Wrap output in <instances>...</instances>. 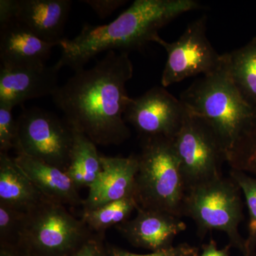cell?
Returning a JSON list of instances; mask_svg holds the SVG:
<instances>
[{
    "label": "cell",
    "mask_w": 256,
    "mask_h": 256,
    "mask_svg": "<svg viewBox=\"0 0 256 256\" xmlns=\"http://www.w3.org/2000/svg\"><path fill=\"white\" fill-rule=\"evenodd\" d=\"M133 72L129 54L110 50L92 68L76 72L52 99L69 126L96 146H119L130 137L124 114Z\"/></svg>",
    "instance_id": "obj_1"
},
{
    "label": "cell",
    "mask_w": 256,
    "mask_h": 256,
    "mask_svg": "<svg viewBox=\"0 0 256 256\" xmlns=\"http://www.w3.org/2000/svg\"><path fill=\"white\" fill-rule=\"evenodd\" d=\"M196 0H136L112 22L84 25L72 40L60 42L62 55L55 64L60 70L69 67L76 72L85 68L94 56L110 50L140 52L159 35V31L175 18L201 9Z\"/></svg>",
    "instance_id": "obj_2"
},
{
    "label": "cell",
    "mask_w": 256,
    "mask_h": 256,
    "mask_svg": "<svg viewBox=\"0 0 256 256\" xmlns=\"http://www.w3.org/2000/svg\"><path fill=\"white\" fill-rule=\"evenodd\" d=\"M222 55L220 68L194 80L180 100L188 112L210 124L228 156L250 127L256 110L238 92Z\"/></svg>",
    "instance_id": "obj_3"
},
{
    "label": "cell",
    "mask_w": 256,
    "mask_h": 256,
    "mask_svg": "<svg viewBox=\"0 0 256 256\" xmlns=\"http://www.w3.org/2000/svg\"><path fill=\"white\" fill-rule=\"evenodd\" d=\"M137 156L134 197L138 207L182 217L186 188L172 139L143 138Z\"/></svg>",
    "instance_id": "obj_4"
},
{
    "label": "cell",
    "mask_w": 256,
    "mask_h": 256,
    "mask_svg": "<svg viewBox=\"0 0 256 256\" xmlns=\"http://www.w3.org/2000/svg\"><path fill=\"white\" fill-rule=\"evenodd\" d=\"M242 193L230 176L198 185L186 192L183 216L193 220L200 238L208 232L220 230L226 234L232 248L244 254L245 238L239 232L244 220Z\"/></svg>",
    "instance_id": "obj_5"
},
{
    "label": "cell",
    "mask_w": 256,
    "mask_h": 256,
    "mask_svg": "<svg viewBox=\"0 0 256 256\" xmlns=\"http://www.w3.org/2000/svg\"><path fill=\"white\" fill-rule=\"evenodd\" d=\"M92 233L66 206L46 200L26 213L16 246L34 256H68Z\"/></svg>",
    "instance_id": "obj_6"
},
{
    "label": "cell",
    "mask_w": 256,
    "mask_h": 256,
    "mask_svg": "<svg viewBox=\"0 0 256 256\" xmlns=\"http://www.w3.org/2000/svg\"><path fill=\"white\" fill-rule=\"evenodd\" d=\"M172 141L186 192L223 176L226 152L204 120L188 112Z\"/></svg>",
    "instance_id": "obj_7"
},
{
    "label": "cell",
    "mask_w": 256,
    "mask_h": 256,
    "mask_svg": "<svg viewBox=\"0 0 256 256\" xmlns=\"http://www.w3.org/2000/svg\"><path fill=\"white\" fill-rule=\"evenodd\" d=\"M16 153L68 169L74 133L65 119L40 108L24 109L16 119Z\"/></svg>",
    "instance_id": "obj_8"
},
{
    "label": "cell",
    "mask_w": 256,
    "mask_h": 256,
    "mask_svg": "<svg viewBox=\"0 0 256 256\" xmlns=\"http://www.w3.org/2000/svg\"><path fill=\"white\" fill-rule=\"evenodd\" d=\"M206 16L192 22L178 40L165 41L160 35L153 40L166 52V60L161 77L166 88L184 79L204 76L220 68L223 55L212 46L206 36Z\"/></svg>",
    "instance_id": "obj_9"
},
{
    "label": "cell",
    "mask_w": 256,
    "mask_h": 256,
    "mask_svg": "<svg viewBox=\"0 0 256 256\" xmlns=\"http://www.w3.org/2000/svg\"><path fill=\"white\" fill-rule=\"evenodd\" d=\"M188 111L180 99L163 86H154L142 95L131 98L124 119L143 138L173 139Z\"/></svg>",
    "instance_id": "obj_10"
},
{
    "label": "cell",
    "mask_w": 256,
    "mask_h": 256,
    "mask_svg": "<svg viewBox=\"0 0 256 256\" xmlns=\"http://www.w3.org/2000/svg\"><path fill=\"white\" fill-rule=\"evenodd\" d=\"M60 69L46 64L0 68V105L14 108L32 99L52 96L58 87Z\"/></svg>",
    "instance_id": "obj_11"
},
{
    "label": "cell",
    "mask_w": 256,
    "mask_h": 256,
    "mask_svg": "<svg viewBox=\"0 0 256 256\" xmlns=\"http://www.w3.org/2000/svg\"><path fill=\"white\" fill-rule=\"evenodd\" d=\"M137 214L116 226L130 244L152 252L173 246L176 236L184 232L186 224L178 216L161 210L138 207Z\"/></svg>",
    "instance_id": "obj_12"
},
{
    "label": "cell",
    "mask_w": 256,
    "mask_h": 256,
    "mask_svg": "<svg viewBox=\"0 0 256 256\" xmlns=\"http://www.w3.org/2000/svg\"><path fill=\"white\" fill-rule=\"evenodd\" d=\"M101 164L102 170L95 182L88 188L82 210H94L110 202L134 197L138 170L137 154L101 156Z\"/></svg>",
    "instance_id": "obj_13"
},
{
    "label": "cell",
    "mask_w": 256,
    "mask_h": 256,
    "mask_svg": "<svg viewBox=\"0 0 256 256\" xmlns=\"http://www.w3.org/2000/svg\"><path fill=\"white\" fill-rule=\"evenodd\" d=\"M56 46L58 45L42 40L16 20L0 28V60L3 66L46 64Z\"/></svg>",
    "instance_id": "obj_14"
},
{
    "label": "cell",
    "mask_w": 256,
    "mask_h": 256,
    "mask_svg": "<svg viewBox=\"0 0 256 256\" xmlns=\"http://www.w3.org/2000/svg\"><path fill=\"white\" fill-rule=\"evenodd\" d=\"M72 6L70 0H18L15 20L42 40L60 46Z\"/></svg>",
    "instance_id": "obj_15"
},
{
    "label": "cell",
    "mask_w": 256,
    "mask_h": 256,
    "mask_svg": "<svg viewBox=\"0 0 256 256\" xmlns=\"http://www.w3.org/2000/svg\"><path fill=\"white\" fill-rule=\"evenodd\" d=\"M14 159L46 200L64 206H82L84 200L66 172L22 153Z\"/></svg>",
    "instance_id": "obj_16"
},
{
    "label": "cell",
    "mask_w": 256,
    "mask_h": 256,
    "mask_svg": "<svg viewBox=\"0 0 256 256\" xmlns=\"http://www.w3.org/2000/svg\"><path fill=\"white\" fill-rule=\"evenodd\" d=\"M46 200L14 158L0 152V204L28 213Z\"/></svg>",
    "instance_id": "obj_17"
},
{
    "label": "cell",
    "mask_w": 256,
    "mask_h": 256,
    "mask_svg": "<svg viewBox=\"0 0 256 256\" xmlns=\"http://www.w3.org/2000/svg\"><path fill=\"white\" fill-rule=\"evenodd\" d=\"M74 141L66 173L77 188H90L102 170L96 144L84 133L74 129Z\"/></svg>",
    "instance_id": "obj_18"
},
{
    "label": "cell",
    "mask_w": 256,
    "mask_h": 256,
    "mask_svg": "<svg viewBox=\"0 0 256 256\" xmlns=\"http://www.w3.org/2000/svg\"><path fill=\"white\" fill-rule=\"evenodd\" d=\"M224 56L238 92L256 110V36L244 46L224 54Z\"/></svg>",
    "instance_id": "obj_19"
},
{
    "label": "cell",
    "mask_w": 256,
    "mask_h": 256,
    "mask_svg": "<svg viewBox=\"0 0 256 256\" xmlns=\"http://www.w3.org/2000/svg\"><path fill=\"white\" fill-rule=\"evenodd\" d=\"M138 207L134 196L106 204L92 210H82V220L94 233L105 234L107 229L117 226L128 220Z\"/></svg>",
    "instance_id": "obj_20"
},
{
    "label": "cell",
    "mask_w": 256,
    "mask_h": 256,
    "mask_svg": "<svg viewBox=\"0 0 256 256\" xmlns=\"http://www.w3.org/2000/svg\"><path fill=\"white\" fill-rule=\"evenodd\" d=\"M229 176L240 188L248 210V235L245 238L242 256H255L256 254V176L239 170L230 169Z\"/></svg>",
    "instance_id": "obj_21"
},
{
    "label": "cell",
    "mask_w": 256,
    "mask_h": 256,
    "mask_svg": "<svg viewBox=\"0 0 256 256\" xmlns=\"http://www.w3.org/2000/svg\"><path fill=\"white\" fill-rule=\"evenodd\" d=\"M230 169L256 176V116L250 127L227 156Z\"/></svg>",
    "instance_id": "obj_22"
},
{
    "label": "cell",
    "mask_w": 256,
    "mask_h": 256,
    "mask_svg": "<svg viewBox=\"0 0 256 256\" xmlns=\"http://www.w3.org/2000/svg\"><path fill=\"white\" fill-rule=\"evenodd\" d=\"M26 215L24 212L0 204L1 246L18 245Z\"/></svg>",
    "instance_id": "obj_23"
},
{
    "label": "cell",
    "mask_w": 256,
    "mask_h": 256,
    "mask_svg": "<svg viewBox=\"0 0 256 256\" xmlns=\"http://www.w3.org/2000/svg\"><path fill=\"white\" fill-rule=\"evenodd\" d=\"M12 110L0 105V152L8 153L14 148L18 126L16 120L13 118Z\"/></svg>",
    "instance_id": "obj_24"
},
{
    "label": "cell",
    "mask_w": 256,
    "mask_h": 256,
    "mask_svg": "<svg viewBox=\"0 0 256 256\" xmlns=\"http://www.w3.org/2000/svg\"><path fill=\"white\" fill-rule=\"evenodd\" d=\"M200 248L186 242L173 246L164 250L153 252L146 254H134L118 248H110L108 250V256H198Z\"/></svg>",
    "instance_id": "obj_25"
},
{
    "label": "cell",
    "mask_w": 256,
    "mask_h": 256,
    "mask_svg": "<svg viewBox=\"0 0 256 256\" xmlns=\"http://www.w3.org/2000/svg\"><path fill=\"white\" fill-rule=\"evenodd\" d=\"M104 236V234L92 233L68 256H108L102 244Z\"/></svg>",
    "instance_id": "obj_26"
},
{
    "label": "cell",
    "mask_w": 256,
    "mask_h": 256,
    "mask_svg": "<svg viewBox=\"0 0 256 256\" xmlns=\"http://www.w3.org/2000/svg\"><path fill=\"white\" fill-rule=\"evenodd\" d=\"M80 2L88 5L101 18L110 16L116 10L128 2L127 0H82Z\"/></svg>",
    "instance_id": "obj_27"
},
{
    "label": "cell",
    "mask_w": 256,
    "mask_h": 256,
    "mask_svg": "<svg viewBox=\"0 0 256 256\" xmlns=\"http://www.w3.org/2000/svg\"><path fill=\"white\" fill-rule=\"evenodd\" d=\"M18 0H0V28L14 21Z\"/></svg>",
    "instance_id": "obj_28"
},
{
    "label": "cell",
    "mask_w": 256,
    "mask_h": 256,
    "mask_svg": "<svg viewBox=\"0 0 256 256\" xmlns=\"http://www.w3.org/2000/svg\"><path fill=\"white\" fill-rule=\"evenodd\" d=\"M230 245H227L223 248H218L216 242L210 240L208 244L202 246V252L198 256H230Z\"/></svg>",
    "instance_id": "obj_29"
},
{
    "label": "cell",
    "mask_w": 256,
    "mask_h": 256,
    "mask_svg": "<svg viewBox=\"0 0 256 256\" xmlns=\"http://www.w3.org/2000/svg\"><path fill=\"white\" fill-rule=\"evenodd\" d=\"M0 256H34L18 246H1Z\"/></svg>",
    "instance_id": "obj_30"
},
{
    "label": "cell",
    "mask_w": 256,
    "mask_h": 256,
    "mask_svg": "<svg viewBox=\"0 0 256 256\" xmlns=\"http://www.w3.org/2000/svg\"></svg>",
    "instance_id": "obj_31"
},
{
    "label": "cell",
    "mask_w": 256,
    "mask_h": 256,
    "mask_svg": "<svg viewBox=\"0 0 256 256\" xmlns=\"http://www.w3.org/2000/svg\"></svg>",
    "instance_id": "obj_32"
}]
</instances>
